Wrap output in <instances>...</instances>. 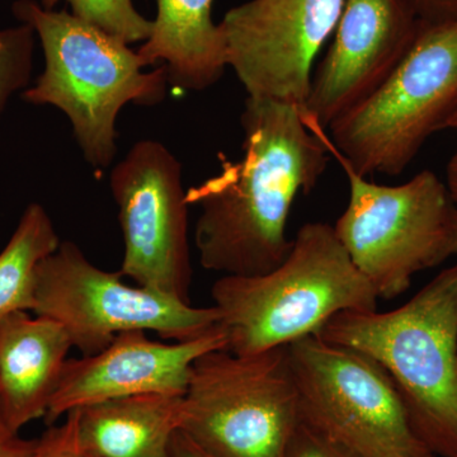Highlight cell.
<instances>
[{"label": "cell", "mask_w": 457, "mask_h": 457, "mask_svg": "<svg viewBox=\"0 0 457 457\" xmlns=\"http://www.w3.org/2000/svg\"><path fill=\"white\" fill-rule=\"evenodd\" d=\"M125 254L120 273L189 302L188 204L182 164L164 144L140 140L111 170Z\"/></svg>", "instance_id": "10"}, {"label": "cell", "mask_w": 457, "mask_h": 457, "mask_svg": "<svg viewBox=\"0 0 457 457\" xmlns=\"http://www.w3.org/2000/svg\"><path fill=\"white\" fill-rule=\"evenodd\" d=\"M450 129H453V130L457 131V120L453 122V125L450 126Z\"/></svg>", "instance_id": "27"}, {"label": "cell", "mask_w": 457, "mask_h": 457, "mask_svg": "<svg viewBox=\"0 0 457 457\" xmlns=\"http://www.w3.org/2000/svg\"><path fill=\"white\" fill-rule=\"evenodd\" d=\"M422 22H444L457 18V0H408Z\"/></svg>", "instance_id": "23"}, {"label": "cell", "mask_w": 457, "mask_h": 457, "mask_svg": "<svg viewBox=\"0 0 457 457\" xmlns=\"http://www.w3.org/2000/svg\"><path fill=\"white\" fill-rule=\"evenodd\" d=\"M425 457H435V455H428V456H425Z\"/></svg>", "instance_id": "28"}, {"label": "cell", "mask_w": 457, "mask_h": 457, "mask_svg": "<svg viewBox=\"0 0 457 457\" xmlns=\"http://www.w3.org/2000/svg\"><path fill=\"white\" fill-rule=\"evenodd\" d=\"M35 44L36 33L26 23L0 29V120L13 96L29 88Z\"/></svg>", "instance_id": "19"}, {"label": "cell", "mask_w": 457, "mask_h": 457, "mask_svg": "<svg viewBox=\"0 0 457 457\" xmlns=\"http://www.w3.org/2000/svg\"><path fill=\"white\" fill-rule=\"evenodd\" d=\"M453 253L457 254V228H456L455 246H453Z\"/></svg>", "instance_id": "26"}, {"label": "cell", "mask_w": 457, "mask_h": 457, "mask_svg": "<svg viewBox=\"0 0 457 457\" xmlns=\"http://www.w3.org/2000/svg\"><path fill=\"white\" fill-rule=\"evenodd\" d=\"M447 189L451 198L457 206V149L455 154L450 159L449 165H447Z\"/></svg>", "instance_id": "25"}, {"label": "cell", "mask_w": 457, "mask_h": 457, "mask_svg": "<svg viewBox=\"0 0 457 457\" xmlns=\"http://www.w3.org/2000/svg\"><path fill=\"white\" fill-rule=\"evenodd\" d=\"M420 21L408 0H345L335 40L312 75L303 114L323 129L387 79Z\"/></svg>", "instance_id": "12"}, {"label": "cell", "mask_w": 457, "mask_h": 457, "mask_svg": "<svg viewBox=\"0 0 457 457\" xmlns=\"http://www.w3.org/2000/svg\"><path fill=\"white\" fill-rule=\"evenodd\" d=\"M32 312L57 321L82 356L98 353L120 333L132 330L186 342L219 329L215 306L196 308L152 288L126 285L121 273L98 269L71 240L38 266Z\"/></svg>", "instance_id": "8"}, {"label": "cell", "mask_w": 457, "mask_h": 457, "mask_svg": "<svg viewBox=\"0 0 457 457\" xmlns=\"http://www.w3.org/2000/svg\"><path fill=\"white\" fill-rule=\"evenodd\" d=\"M457 120V18L422 22L374 93L329 126L330 144L361 176H399L435 132Z\"/></svg>", "instance_id": "5"}, {"label": "cell", "mask_w": 457, "mask_h": 457, "mask_svg": "<svg viewBox=\"0 0 457 457\" xmlns=\"http://www.w3.org/2000/svg\"><path fill=\"white\" fill-rule=\"evenodd\" d=\"M0 457H38V438L27 440L9 428L0 413Z\"/></svg>", "instance_id": "22"}, {"label": "cell", "mask_w": 457, "mask_h": 457, "mask_svg": "<svg viewBox=\"0 0 457 457\" xmlns=\"http://www.w3.org/2000/svg\"><path fill=\"white\" fill-rule=\"evenodd\" d=\"M183 395L141 394L77 409L86 457H170L182 425Z\"/></svg>", "instance_id": "16"}, {"label": "cell", "mask_w": 457, "mask_h": 457, "mask_svg": "<svg viewBox=\"0 0 457 457\" xmlns=\"http://www.w3.org/2000/svg\"><path fill=\"white\" fill-rule=\"evenodd\" d=\"M219 328L231 353H260L318 335L342 312L378 311V296L326 222L303 225L281 264L212 285Z\"/></svg>", "instance_id": "4"}, {"label": "cell", "mask_w": 457, "mask_h": 457, "mask_svg": "<svg viewBox=\"0 0 457 457\" xmlns=\"http://www.w3.org/2000/svg\"><path fill=\"white\" fill-rule=\"evenodd\" d=\"M62 0H37L45 9H54ZM71 13L126 44L146 41L153 21L146 20L135 8L132 0H65Z\"/></svg>", "instance_id": "18"}, {"label": "cell", "mask_w": 457, "mask_h": 457, "mask_svg": "<svg viewBox=\"0 0 457 457\" xmlns=\"http://www.w3.org/2000/svg\"><path fill=\"white\" fill-rule=\"evenodd\" d=\"M345 0H249L220 25L228 68L248 97L303 107L315 57L336 31Z\"/></svg>", "instance_id": "11"}, {"label": "cell", "mask_w": 457, "mask_h": 457, "mask_svg": "<svg viewBox=\"0 0 457 457\" xmlns=\"http://www.w3.org/2000/svg\"><path fill=\"white\" fill-rule=\"evenodd\" d=\"M60 243L46 209L29 204L0 252V323L16 312H32L36 272Z\"/></svg>", "instance_id": "17"}, {"label": "cell", "mask_w": 457, "mask_h": 457, "mask_svg": "<svg viewBox=\"0 0 457 457\" xmlns=\"http://www.w3.org/2000/svg\"><path fill=\"white\" fill-rule=\"evenodd\" d=\"M287 345L212 350L192 365L180 431L215 457H285L300 425Z\"/></svg>", "instance_id": "7"}, {"label": "cell", "mask_w": 457, "mask_h": 457, "mask_svg": "<svg viewBox=\"0 0 457 457\" xmlns=\"http://www.w3.org/2000/svg\"><path fill=\"white\" fill-rule=\"evenodd\" d=\"M319 126L330 155L350 183V201L336 236L378 299L392 300L411 287L420 270L455 255L457 206L446 185L423 170L404 185L383 186L354 171Z\"/></svg>", "instance_id": "6"}, {"label": "cell", "mask_w": 457, "mask_h": 457, "mask_svg": "<svg viewBox=\"0 0 457 457\" xmlns=\"http://www.w3.org/2000/svg\"><path fill=\"white\" fill-rule=\"evenodd\" d=\"M285 457H365L300 422Z\"/></svg>", "instance_id": "20"}, {"label": "cell", "mask_w": 457, "mask_h": 457, "mask_svg": "<svg viewBox=\"0 0 457 457\" xmlns=\"http://www.w3.org/2000/svg\"><path fill=\"white\" fill-rule=\"evenodd\" d=\"M38 457H86L78 438L77 411L66 414L60 426H49L38 438Z\"/></svg>", "instance_id": "21"}, {"label": "cell", "mask_w": 457, "mask_h": 457, "mask_svg": "<svg viewBox=\"0 0 457 457\" xmlns=\"http://www.w3.org/2000/svg\"><path fill=\"white\" fill-rule=\"evenodd\" d=\"M213 0H156L152 32L137 54L144 65L163 62L168 83L186 92H203L228 68L227 44L212 20Z\"/></svg>", "instance_id": "15"}, {"label": "cell", "mask_w": 457, "mask_h": 457, "mask_svg": "<svg viewBox=\"0 0 457 457\" xmlns=\"http://www.w3.org/2000/svg\"><path fill=\"white\" fill-rule=\"evenodd\" d=\"M71 348L53 319L20 312L0 323V413L9 428L46 416Z\"/></svg>", "instance_id": "14"}, {"label": "cell", "mask_w": 457, "mask_h": 457, "mask_svg": "<svg viewBox=\"0 0 457 457\" xmlns=\"http://www.w3.org/2000/svg\"><path fill=\"white\" fill-rule=\"evenodd\" d=\"M318 336L378 362L418 440L432 455L457 457V264L395 311L342 312Z\"/></svg>", "instance_id": "3"}, {"label": "cell", "mask_w": 457, "mask_h": 457, "mask_svg": "<svg viewBox=\"0 0 457 457\" xmlns=\"http://www.w3.org/2000/svg\"><path fill=\"white\" fill-rule=\"evenodd\" d=\"M287 352L303 423L365 457L432 455L409 425L395 384L368 354L318 335Z\"/></svg>", "instance_id": "9"}, {"label": "cell", "mask_w": 457, "mask_h": 457, "mask_svg": "<svg viewBox=\"0 0 457 457\" xmlns=\"http://www.w3.org/2000/svg\"><path fill=\"white\" fill-rule=\"evenodd\" d=\"M12 11L32 27L45 56L44 71L22 98L64 112L87 163L107 170L117 154L120 111L129 104H162L167 68L146 71L129 44L69 12L45 9L36 0H17Z\"/></svg>", "instance_id": "2"}, {"label": "cell", "mask_w": 457, "mask_h": 457, "mask_svg": "<svg viewBox=\"0 0 457 457\" xmlns=\"http://www.w3.org/2000/svg\"><path fill=\"white\" fill-rule=\"evenodd\" d=\"M240 125L242 159H224L216 176L186 194L200 212V264L222 276L263 275L284 262L295 198L317 187L330 159L318 123L296 104L248 97Z\"/></svg>", "instance_id": "1"}, {"label": "cell", "mask_w": 457, "mask_h": 457, "mask_svg": "<svg viewBox=\"0 0 457 457\" xmlns=\"http://www.w3.org/2000/svg\"><path fill=\"white\" fill-rule=\"evenodd\" d=\"M225 348L220 328L171 343L153 341L143 330L120 333L98 353L66 361L45 422L53 426L71 411L106 400L141 394L185 395L195 361Z\"/></svg>", "instance_id": "13"}, {"label": "cell", "mask_w": 457, "mask_h": 457, "mask_svg": "<svg viewBox=\"0 0 457 457\" xmlns=\"http://www.w3.org/2000/svg\"><path fill=\"white\" fill-rule=\"evenodd\" d=\"M170 457H215L210 455L197 444H195L187 435L179 431L174 435L170 445Z\"/></svg>", "instance_id": "24"}]
</instances>
